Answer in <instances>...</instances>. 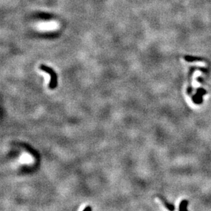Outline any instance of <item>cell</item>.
Listing matches in <instances>:
<instances>
[{
    "label": "cell",
    "mask_w": 211,
    "mask_h": 211,
    "mask_svg": "<svg viewBox=\"0 0 211 211\" xmlns=\"http://www.w3.org/2000/svg\"><path fill=\"white\" fill-rule=\"evenodd\" d=\"M189 202L187 200H183L180 204L179 210H187V205H188Z\"/></svg>",
    "instance_id": "obj_5"
},
{
    "label": "cell",
    "mask_w": 211,
    "mask_h": 211,
    "mask_svg": "<svg viewBox=\"0 0 211 211\" xmlns=\"http://www.w3.org/2000/svg\"><path fill=\"white\" fill-rule=\"evenodd\" d=\"M158 198H160V200H161V201H162V202L163 203L164 206H165L166 207V208H167V209H169V210H174V205H173V204H169V203L167 202L166 201V200H165V198H164L163 197H162V196H160V195H158Z\"/></svg>",
    "instance_id": "obj_3"
},
{
    "label": "cell",
    "mask_w": 211,
    "mask_h": 211,
    "mask_svg": "<svg viewBox=\"0 0 211 211\" xmlns=\"http://www.w3.org/2000/svg\"><path fill=\"white\" fill-rule=\"evenodd\" d=\"M185 59L186 61L187 62H194V61H202L203 59L200 58V57H193V56H189V55H187L185 57Z\"/></svg>",
    "instance_id": "obj_4"
},
{
    "label": "cell",
    "mask_w": 211,
    "mask_h": 211,
    "mask_svg": "<svg viewBox=\"0 0 211 211\" xmlns=\"http://www.w3.org/2000/svg\"><path fill=\"white\" fill-rule=\"evenodd\" d=\"M92 210V208H91V207H90V206H87V207H86V208H85L84 209V210Z\"/></svg>",
    "instance_id": "obj_6"
},
{
    "label": "cell",
    "mask_w": 211,
    "mask_h": 211,
    "mask_svg": "<svg viewBox=\"0 0 211 211\" xmlns=\"http://www.w3.org/2000/svg\"><path fill=\"white\" fill-rule=\"evenodd\" d=\"M40 69L43 70V71H45L46 73H49L50 75V76H51V82H50L49 84V88L51 90H53L55 88H56L57 86V77L55 72L51 68L44 66V65H41Z\"/></svg>",
    "instance_id": "obj_1"
},
{
    "label": "cell",
    "mask_w": 211,
    "mask_h": 211,
    "mask_svg": "<svg viewBox=\"0 0 211 211\" xmlns=\"http://www.w3.org/2000/svg\"><path fill=\"white\" fill-rule=\"evenodd\" d=\"M57 24L55 23H42L40 26V28L42 30H54L56 28Z\"/></svg>",
    "instance_id": "obj_2"
}]
</instances>
